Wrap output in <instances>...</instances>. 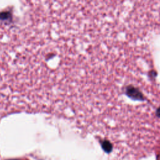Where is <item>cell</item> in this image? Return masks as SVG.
I'll return each instance as SVG.
<instances>
[{
    "label": "cell",
    "mask_w": 160,
    "mask_h": 160,
    "mask_svg": "<svg viewBox=\"0 0 160 160\" xmlns=\"http://www.w3.org/2000/svg\"><path fill=\"white\" fill-rule=\"evenodd\" d=\"M156 114H157L159 117H160V108L157 110V111H156Z\"/></svg>",
    "instance_id": "cell-2"
},
{
    "label": "cell",
    "mask_w": 160,
    "mask_h": 160,
    "mask_svg": "<svg viewBox=\"0 0 160 160\" xmlns=\"http://www.w3.org/2000/svg\"><path fill=\"white\" fill-rule=\"evenodd\" d=\"M102 147H103V148H104L106 151H110V149H111V144H110L109 142H108V141H104V142H103V144H102Z\"/></svg>",
    "instance_id": "cell-1"
}]
</instances>
